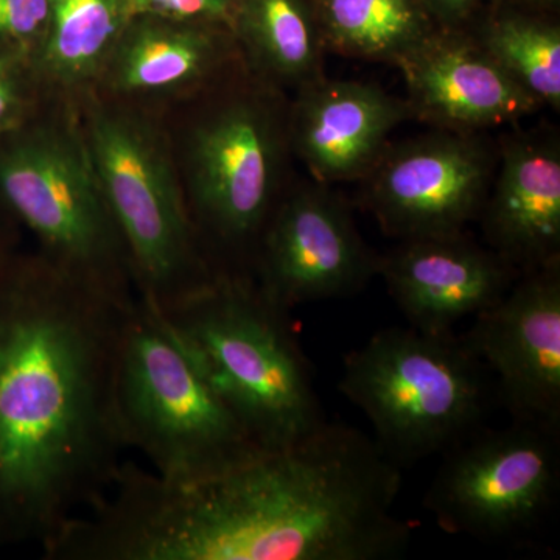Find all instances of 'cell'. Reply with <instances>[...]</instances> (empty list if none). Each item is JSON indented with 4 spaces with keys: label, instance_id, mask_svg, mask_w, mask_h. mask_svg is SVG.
<instances>
[{
    "label": "cell",
    "instance_id": "6da1fadb",
    "mask_svg": "<svg viewBox=\"0 0 560 560\" xmlns=\"http://www.w3.org/2000/svg\"><path fill=\"white\" fill-rule=\"evenodd\" d=\"M130 304V302H128ZM120 304L40 254L0 275V530L49 544L108 490Z\"/></svg>",
    "mask_w": 560,
    "mask_h": 560
},
{
    "label": "cell",
    "instance_id": "7a4b0ae2",
    "mask_svg": "<svg viewBox=\"0 0 560 560\" xmlns=\"http://www.w3.org/2000/svg\"><path fill=\"white\" fill-rule=\"evenodd\" d=\"M158 312L257 447H282L326 420L289 313L250 272L215 271Z\"/></svg>",
    "mask_w": 560,
    "mask_h": 560
},
{
    "label": "cell",
    "instance_id": "3957f363",
    "mask_svg": "<svg viewBox=\"0 0 560 560\" xmlns=\"http://www.w3.org/2000/svg\"><path fill=\"white\" fill-rule=\"evenodd\" d=\"M187 140V205L202 253L254 257L283 195L290 103L243 61L213 84Z\"/></svg>",
    "mask_w": 560,
    "mask_h": 560
},
{
    "label": "cell",
    "instance_id": "277c9868",
    "mask_svg": "<svg viewBox=\"0 0 560 560\" xmlns=\"http://www.w3.org/2000/svg\"><path fill=\"white\" fill-rule=\"evenodd\" d=\"M114 407L125 448L142 453L154 474L171 480L205 477L260 448L140 296L121 315Z\"/></svg>",
    "mask_w": 560,
    "mask_h": 560
},
{
    "label": "cell",
    "instance_id": "5b68a950",
    "mask_svg": "<svg viewBox=\"0 0 560 560\" xmlns=\"http://www.w3.org/2000/svg\"><path fill=\"white\" fill-rule=\"evenodd\" d=\"M340 390L370 419L397 466L447 452L482 427L486 368L453 331H377L345 359Z\"/></svg>",
    "mask_w": 560,
    "mask_h": 560
},
{
    "label": "cell",
    "instance_id": "8992f818",
    "mask_svg": "<svg viewBox=\"0 0 560 560\" xmlns=\"http://www.w3.org/2000/svg\"><path fill=\"white\" fill-rule=\"evenodd\" d=\"M81 131L127 249L136 293L165 311L215 275L165 140L140 116L106 106L91 109Z\"/></svg>",
    "mask_w": 560,
    "mask_h": 560
},
{
    "label": "cell",
    "instance_id": "52a82bcc",
    "mask_svg": "<svg viewBox=\"0 0 560 560\" xmlns=\"http://www.w3.org/2000/svg\"><path fill=\"white\" fill-rule=\"evenodd\" d=\"M0 195L46 259L120 304L138 296L83 131L68 124L16 128L0 147Z\"/></svg>",
    "mask_w": 560,
    "mask_h": 560
},
{
    "label": "cell",
    "instance_id": "ba28073f",
    "mask_svg": "<svg viewBox=\"0 0 560 560\" xmlns=\"http://www.w3.org/2000/svg\"><path fill=\"white\" fill-rule=\"evenodd\" d=\"M559 431L514 420L442 453L423 506L445 533L503 540L545 517L559 492Z\"/></svg>",
    "mask_w": 560,
    "mask_h": 560
},
{
    "label": "cell",
    "instance_id": "9c48e42d",
    "mask_svg": "<svg viewBox=\"0 0 560 560\" xmlns=\"http://www.w3.org/2000/svg\"><path fill=\"white\" fill-rule=\"evenodd\" d=\"M499 162L485 132L436 130L386 147L364 176L361 205L397 241L463 234L478 221Z\"/></svg>",
    "mask_w": 560,
    "mask_h": 560
},
{
    "label": "cell",
    "instance_id": "30bf717a",
    "mask_svg": "<svg viewBox=\"0 0 560 560\" xmlns=\"http://www.w3.org/2000/svg\"><path fill=\"white\" fill-rule=\"evenodd\" d=\"M378 257L345 198L312 179L283 191L261 231L250 275L276 307L290 313L359 293L377 276Z\"/></svg>",
    "mask_w": 560,
    "mask_h": 560
},
{
    "label": "cell",
    "instance_id": "8fae6325",
    "mask_svg": "<svg viewBox=\"0 0 560 560\" xmlns=\"http://www.w3.org/2000/svg\"><path fill=\"white\" fill-rule=\"evenodd\" d=\"M518 422L560 429V260L523 272L463 338Z\"/></svg>",
    "mask_w": 560,
    "mask_h": 560
},
{
    "label": "cell",
    "instance_id": "7c38bea8",
    "mask_svg": "<svg viewBox=\"0 0 560 560\" xmlns=\"http://www.w3.org/2000/svg\"><path fill=\"white\" fill-rule=\"evenodd\" d=\"M412 119L436 130L486 132L541 108L470 32L436 31L397 65Z\"/></svg>",
    "mask_w": 560,
    "mask_h": 560
},
{
    "label": "cell",
    "instance_id": "4fadbf2b",
    "mask_svg": "<svg viewBox=\"0 0 560 560\" xmlns=\"http://www.w3.org/2000/svg\"><path fill=\"white\" fill-rule=\"evenodd\" d=\"M377 276L410 326L447 334L492 307L521 275L463 232L400 241L378 257Z\"/></svg>",
    "mask_w": 560,
    "mask_h": 560
},
{
    "label": "cell",
    "instance_id": "5bb4252c",
    "mask_svg": "<svg viewBox=\"0 0 560 560\" xmlns=\"http://www.w3.org/2000/svg\"><path fill=\"white\" fill-rule=\"evenodd\" d=\"M410 119L407 101L377 84L323 77L290 102L291 153L318 183L363 179L393 131Z\"/></svg>",
    "mask_w": 560,
    "mask_h": 560
},
{
    "label": "cell",
    "instance_id": "9a60e30c",
    "mask_svg": "<svg viewBox=\"0 0 560 560\" xmlns=\"http://www.w3.org/2000/svg\"><path fill=\"white\" fill-rule=\"evenodd\" d=\"M478 221L488 248L523 275L560 260V138L555 128L512 131Z\"/></svg>",
    "mask_w": 560,
    "mask_h": 560
},
{
    "label": "cell",
    "instance_id": "2e32d148",
    "mask_svg": "<svg viewBox=\"0 0 560 560\" xmlns=\"http://www.w3.org/2000/svg\"><path fill=\"white\" fill-rule=\"evenodd\" d=\"M128 24L101 80L116 95L165 97L210 88L242 61L232 33L187 21Z\"/></svg>",
    "mask_w": 560,
    "mask_h": 560
},
{
    "label": "cell",
    "instance_id": "e0dca14e",
    "mask_svg": "<svg viewBox=\"0 0 560 560\" xmlns=\"http://www.w3.org/2000/svg\"><path fill=\"white\" fill-rule=\"evenodd\" d=\"M232 35L246 69L279 90L326 77L327 50L307 0H245Z\"/></svg>",
    "mask_w": 560,
    "mask_h": 560
},
{
    "label": "cell",
    "instance_id": "ac0fdd59",
    "mask_svg": "<svg viewBox=\"0 0 560 560\" xmlns=\"http://www.w3.org/2000/svg\"><path fill=\"white\" fill-rule=\"evenodd\" d=\"M49 2V25L33 55L40 77L65 90L101 79L110 51L132 20L130 0Z\"/></svg>",
    "mask_w": 560,
    "mask_h": 560
},
{
    "label": "cell",
    "instance_id": "d6986e66",
    "mask_svg": "<svg viewBox=\"0 0 560 560\" xmlns=\"http://www.w3.org/2000/svg\"><path fill=\"white\" fill-rule=\"evenodd\" d=\"M327 51L394 66L440 31L420 0H320Z\"/></svg>",
    "mask_w": 560,
    "mask_h": 560
},
{
    "label": "cell",
    "instance_id": "ffe728a7",
    "mask_svg": "<svg viewBox=\"0 0 560 560\" xmlns=\"http://www.w3.org/2000/svg\"><path fill=\"white\" fill-rule=\"evenodd\" d=\"M515 83L541 106L560 109V28L521 14H503L470 32Z\"/></svg>",
    "mask_w": 560,
    "mask_h": 560
},
{
    "label": "cell",
    "instance_id": "44dd1931",
    "mask_svg": "<svg viewBox=\"0 0 560 560\" xmlns=\"http://www.w3.org/2000/svg\"><path fill=\"white\" fill-rule=\"evenodd\" d=\"M49 18V0H0V40L33 57L46 35Z\"/></svg>",
    "mask_w": 560,
    "mask_h": 560
},
{
    "label": "cell",
    "instance_id": "7402d4cb",
    "mask_svg": "<svg viewBox=\"0 0 560 560\" xmlns=\"http://www.w3.org/2000/svg\"><path fill=\"white\" fill-rule=\"evenodd\" d=\"M14 55L0 51V135L16 130L25 109L24 86Z\"/></svg>",
    "mask_w": 560,
    "mask_h": 560
},
{
    "label": "cell",
    "instance_id": "603a6c76",
    "mask_svg": "<svg viewBox=\"0 0 560 560\" xmlns=\"http://www.w3.org/2000/svg\"><path fill=\"white\" fill-rule=\"evenodd\" d=\"M425 2L431 13L441 21V31L466 32L464 22L469 20L478 0H425Z\"/></svg>",
    "mask_w": 560,
    "mask_h": 560
}]
</instances>
